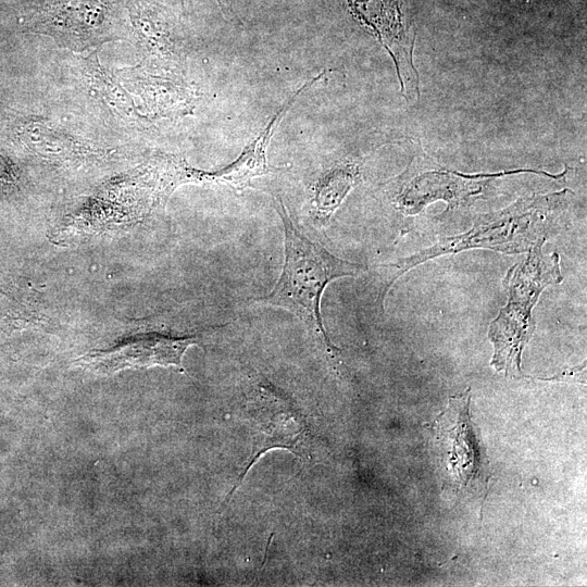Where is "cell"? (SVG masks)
Segmentation results:
<instances>
[{"mask_svg": "<svg viewBox=\"0 0 587 587\" xmlns=\"http://www.w3.org/2000/svg\"><path fill=\"white\" fill-rule=\"evenodd\" d=\"M274 207L284 227L283 271L273 290L254 299V302L292 313L326 347L333 348L321 316L323 291L334 279L361 274L364 266L341 260L308 238L290 217L280 198H275Z\"/></svg>", "mask_w": 587, "mask_h": 587, "instance_id": "cell-1", "label": "cell"}, {"mask_svg": "<svg viewBox=\"0 0 587 587\" xmlns=\"http://www.w3.org/2000/svg\"><path fill=\"white\" fill-rule=\"evenodd\" d=\"M570 190L534 195L520 199L507 209L477 218L465 234L447 237L434 246L388 266L398 272L392 283L403 273L433 258L457 253L473 248L491 249L505 253H520L533 249L548 233H554L558 213L563 210Z\"/></svg>", "mask_w": 587, "mask_h": 587, "instance_id": "cell-2", "label": "cell"}, {"mask_svg": "<svg viewBox=\"0 0 587 587\" xmlns=\"http://www.w3.org/2000/svg\"><path fill=\"white\" fill-rule=\"evenodd\" d=\"M545 242L536 243L526 259L513 265L505 275L508 302L488 330L495 349L491 364L497 371L521 373V355L535 330L532 310L547 286L563 280L559 254L546 255L542 251Z\"/></svg>", "mask_w": 587, "mask_h": 587, "instance_id": "cell-3", "label": "cell"}, {"mask_svg": "<svg viewBox=\"0 0 587 587\" xmlns=\"http://www.w3.org/2000/svg\"><path fill=\"white\" fill-rule=\"evenodd\" d=\"M23 25L75 52L126 39L125 28H129L113 0H46L25 16Z\"/></svg>", "mask_w": 587, "mask_h": 587, "instance_id": "cell-4", "label": "cell"}, {"mask_svg": "<svg viewBox=\"0 0 587 587\" xmlns=\"http://www.w3.org/2000/svg\"><path fill=\"white\" fill-rule=\"evenodd\" d=\"M353 16L367 28L394 60L401 92L419 98V75L413 64L414 34L408 32L398 0H346Z\"/></svg>", "mask_w": 587, "mask_h": 587, "instance_id": "cell-5", "label": "cell"}, {"mask_svg": "<svg viewBox=\"0 0 587 587\" xmlns=\"http://www.w3.org/2000/svg\"><path fill=\"white\" fill-rule=\"evenodd\" d=\"M196 342V336L178 338L157 333L145 334L110 350L91 351L77 359L75 364L100 374L155 365L174 366L184 372V353Z\"/></svg>", "mask_w": 587, "mask_h": 587, "instance_id": "cell-6", "label": "cell"}, {"mask_svg": "<svg viewBox=\"0 0 587 587\" xmlns=\"http://www.w3.org/2000/svg\"><path fill=\"white\" fill-rule=\"evenodd\" d=\"M514 172L519 171L472 176L445 170L420 171L403 179L395 200L407 213H415L423 205L438 199L458 204L482 192L484 186L494 177Z\"/></svg>", "mask_w": 587, "mask_h": 587, "instance_id": "cell-7", "label": "cell"}, {"mask_svg": "<svg viewBox=\"0 0 587 587\" xmlns=\"http://www.w3.org/2000/svg\"><path fill=\"white\" fill-rule=\"evenodd\" d=\"M129 32L140 48V64L157 71L178 70L182 49L173 25L157 5L143 0H130L127 5Z\"/></svg>", "mask_w": 587, "mask_h": 587, "instance_id": "cell-8", "label": "cell"}, {"mask_svg": "<svg viewBox=\"0 0 587 587\" xmlns=\"http://www.w3.org/2000/svg\"><path fill=\"white\" fill-rule=\"evenodd\" d=\"M470 399L469 391L450 398L447 410L436 422L438 433L451 440L447 467L460 486L477 480L484 466L477 436L469 417Z\"/></svg>", "mask_w": 587, "mask_h": 587, "instance_id": "cell-9", "label": "cell"}, {"mask_svg": "<svg viewBox=\"0 0 587 587\" xmlns=\"http://www.w3.org/2000/svg\"><path fill=\"white\" fill-rule=\"evenodd\" d=\"M115 75L128 92L135 93L143 103L150 116H168L172 113L188 112L191 104L190 90L177 78L138 64L123 67Z\"/></svg>", "mask_w": 587, "mask_h": 587, "instance_id": "cell-10", "label": "cell"}, {"mask_svg": "<svg viewBox=\"0 0 587 587\" xmlns=\"http://www.w3.org/2000/svg\"><path fill=\"white\" fill-rule=\"evenodd\" d=\"M76 72L79 82L90 97L98 100L120 121L130 126H146L147 115L136 108L129 92L123 87L115 74L104 68L98 59V50L77 61Z\"/></svg>", "mask_w": 587, "mask_h": 587, "instance_id": "cell-11", "label": "cell"}, {"mask_svg": "<svg viewBox=\"0 0 587 587\" xmlns=\"http://www.w3.org/2000/svg\"><path fill=\"white\" fill-rule=\"evenodd\" d=\"M12 132L23 145L40 154L66 155L88 150L83 139L38 118H17Z\"/></svg>", "mask_w": 587, "mask_h": 587, "instance_id": "cell-12", "label": "cell"}, {"mask_svg": "<svg viewBox=\"0 0 587 587\" xmlns=\"http://www.w3.org/2000/svg\"><path fill=\"white\" fill-rule=\"evenodd\" d=\"M359 180V171L352 164L337 165L319 180L312 200L316 218L326 224L345 197Z\"/></svg>", "mask_w": 587, "mask_h": 587, "instance_id": "cell-13", "label": "cell"}, {"mask_svg": "<svg viewBox=\"0 0 587 587\" xmlns=\"http://www.w3.org/2000/svg\"><path fill=\"white\" fill-rule=\"evenodd\" d=\"M14 178L12 167L7 159L0 153V183H10Z\"/></svg>", "mask_w": 587, "mask_h": 587, "instance_id": "cell-14", "label": "cell"}, {"mask_svg": "<svg viewBox=\"0 0 587 587\" xmlns=\"http://www.w3.org/2000/svg\"><path fill=\"white\" fill-rule=\"evenodd\" d=\"M218 5L222 8L223 11L226 9H229V1L228 0H216Z\"/></svg>", "mask_w": 587, "mask_h": 587, "instance_id": "cell-15", "label": "cell"}]
</instances>
